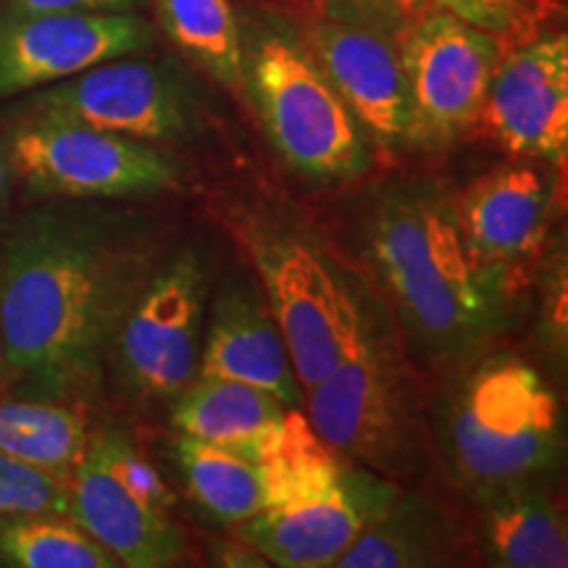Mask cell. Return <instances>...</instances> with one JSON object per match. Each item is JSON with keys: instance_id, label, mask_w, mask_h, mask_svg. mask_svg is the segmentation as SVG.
Returning a JSON list of instances; mask_svg holds the SVG:
<instances>
[{"instance_id": "1", "label": "cell", "mask_w": 568, "mask_h": 568, "mask_svg": "<svg viewBox=\"0 0 568 568\" xmlns=\"http://www.w3.org/2000/svg\"><path fill=\"white\" fill-rule=\"evenodd\" d=\"M161 258L155 232L126 213L21 219L0 253L3 385L67 406L95 395L113 337Z\"/></svg>"}, {"instance_id": "2", "label": "cell", "mask_w": 568, "mask_h": 568, "mask_svg": "<svg viewBox=\"0 0 568 568\" xmlns=\"http://www.w3.org/2000/svg\"><path fill=\"white\" fill-rule=\"evenodd\" d=\"M361 251L403 345L453 372L487 353L514 322V274L485 266L460 240L453 190L397 176L361 216Z\"/></svg>"}, {"instance_id": "3", "label": "cell", "mask_w": 568, "mask_h": 568, "mask_svg": "<svg viewBox=\"0 0 568 568\" xmlns=\"http://www.w3.org/2000/svg\"><path fill=\"white\" fill-rule=\"evenodd\" d=\"M429 429L450 477L477 497L542 481L564 458V414L556 389L514 353H481L447 372Z\"/></svg>"}, {"instance_id": "4", "label": "cell", "mask_w": 568, "mask_h": 568, "mask_svg": "<svg viewBox=\"0 0 568 568\" xmlns=\"http://www.w3.org/2000/svg\"><path fill=\"white\" fill-rule=\"evenodd\" d=\"M303 414L337 456L403 485L422 474L432 432L395 326L372 305L358 343L305 389Z\"/></svg>"}, {"instance_id": "5", "label": "cell", "mask_w": 568, "mask_h": 568, "mask_svg": "<svg viewBox=\"0 0 568 568\" xmlns=\"http://www.w3.org/2000/svg\"><path fill=\"white\" fill-rule=\"evenodd\" d=\"M243 234L305 393L358 343L372 303L303 226L251 219Z\"/></svg>"}, {"instance_id": "6", "label": "cell", "mask_w": 568, "mask_h": 568, "mask_svg": "<svg viewBox=\"0 0 568 568\" xmlns=\"http://www.w3.org/2000/svg\"><path fill=\"white\" fill-rule=\"evenodd\" d=\"M243 80L268 138L297 174L353 182L372 166L366 132L305 42L258 32L243 48Z\"/></svg>"}, {"instance_id": "7", "label": "cell", "mask_w": 568, "mask_h": 568, "mask_svg": "<svg viewBox=\"0 0 568 568\" xmlns=\"http://www.w3.org/2000/svg\"><path fill=\"white\" fill-rule=\"evenodd\" d=\"M172 508V489L130 437L116 429L90 435L82 458L69 471V516L119 566L180 564L184 535Z\"/></svg>"}, {"instance_id": "8", "label": "cell", "mask_w": 568, "mask_h": 568, "mask_svg": "<svg viewBox=\"0 0 568 568\" xmlns=\"http://www.w3.org/2000/svg\"><path fill=\"white\" fill-rule=\"evenodd\" d=\"M209 268L195 251H176L148 276L113 337L109 364L140 400H174L201 372Z\"/></svg>"}, {"instance_id": "9", "label": "cell", "mask_w": 568, "mask_h": 568, "mask_svg": "<svg viewBox=\"0 0 568 568\" xmlns=\"http://www.w3.org/2000/svg\"><path fill=\"white\" fill-rule=\"evenodd\" d=\"M13 176L40 195L126 197L174 187V161L153 142H142L53 116H32L9 138Z\"/></svg>"}, {"instance_id": "10", "label": "cell", "mask_w": 568, "mask_h": 568, "mask_svg": "<svg viewBox=\"0 0 568 568\" xmlns=\"http://www.w3.org/2000/svg\"><path fill=\"white\" fill-rule=\"evenodd\" d=\"M395 45L406 74L414 145H450L481 119L506 42L456 13L432 9L403 24Z\"/></svg>"}, {"instance_id": "11", "label": "cell", "mask_w": 568, "mask_h": 568, "mask_svg": "<svg viewBox=\"0 0 568 568\" xmlns=\"http://www.w3.org/2000/svg\"><path fill=\"white\" fill-rule=\"evenodd\" d=\"M21 113L77 122L142 142L190 134L195 98L182 71L169 61L122 55L30 92Z\"/></svg>"}, {"instance_id": "12", "label": "cell", "mask_w": 568, "mask_h": 568, "mask_svg": "<svg viewBox=\"0 0 568 568\" xmlns=\"http://www.w3.org/2000/svg\"><path fill=\"white\" fill-rule=\"evenodd\" d=\"M400 489L397 481L345 460L337 477L266 506L243 524V537L280 568L335 566Z\"/></svg>"}, {"instance_id": "13", "label": "cell", "mask_w": 568, "mask_h": 568, "mask_svg": "<svg viewBox=\"0 0 568 568\" xmlns=\"http://www.w3.org/2000/svg\"><path fill=\"white\" fill-rule=\"evenodd\" d=\"M151 45L153 27L140 13L0 9V101Z\"/></svg>"}, {"instance_id": "14", "label": "cell", "mask_w": 568, "mask_h": 568, "mask_svg": "<svg viewBox=\"0 0 568 568\" xmlns=\"http://www.w3.org/2000/svg\"><path fill=\"white\" fill-rule=\"evenodd\" d=\"M479 122L518 159L564 166L568 153V38L535 34L503 51Z\"/></svg>"}, {"instance_id": "15", "label": "cell", "mask_w": 568, "mask_h": 568, "mask_svg": "<svg viewBox=\"0 0 568 568\" xmlns=\"http://www.w3.org/2000/svg\"><path fill=\"white\" fill-rule=\"evenodd\" d=\"M303 42L366 138L382 148L414 145L406 74L395 34L318 17L308 24Z\"/></svg>"}, {"instance_id": "16", "label": "cell", "mask_w": 568, "mask_h": 568, "mask_svg": "<svg viewBox=\"0 0 568 568\" xmlns=\"http://www.w3.org/2000/svg\"><path fill=\"white\" fill-rule=\"evenodd\" d=\"M552 203V172L542 161H508L453 193L466 251L485 266L527 264L542 245Z\"/></svg>"}, {"instance_id": "17", "label": "cell", "mask_w": 568, "mask_h": 568, "mask_svg": "<svg viewBox=\"0 0 568 568\" xmlns=\"http://www.w3.org/2000/svg\"><path fill=\"white\" fill-rule=\"evenodd\" d=\"M197 374L245 382L287 408H303L305 393L287 343L253 276H232L211 301Z\"/></svg>"}, {"instance_id": "18", "label": "cell", "mask_w": 568, "mask_h": 568, "mask_svg": "<svg viewBox=\"0 0 568 568\" xmlns=\"http://www.w3.org/2000/svg\"><path fill=\"white\" fill-rule=\"evenodd\" d=\"M287 406L245 382L201 376L174 397V429L258 464L280 437Z\"/></svg>"}, {"instance_id": "19", "label": "cell", "mask_w": 568, "mask_h": 568, "mask_svg": "<svg viewBox=\"0 0 568 568\" xmlns=\"http://www.w3.org/2000/svg\"><path fill=\"white\" fill-rule=\"evenodd\" d=\"M479 539L487 560L500 568H566L564 510L542 481H521L477 497Z\"/></svg>"}, {"instance_id": "20", "label": "cell", "mask_w": 568, "mask_h": 568, "mask_svg": "<svg viewBox=\"0 0 568 568\" xmlns=\"http://www.w3.org/2000/svg\"><path fill=\"white\" fill-rule=\"evenodd\" d=\"M456 521L429 497L400 489L389 508L343 552L337 568H422L458 564Z\"/></svg>"}, {"instance_id": "21", "label": "cell", "mask_w": 568, "mask_h": 568, "mask_svg": "<svg viewBox=\"0 0 568 568\" xmlns=\"http://www.w3.org/2000/svg\"><path fill=\"white\" fill-rule=\"evenodd\" d=\"M176 460L190 497L219 524L243 527L266 508L264 471L255 460L184 435L176 439Z\"/></svg>"}, {"instance_id": "22", "label": "cell", "mask_w": 568, "mask_h": 568, "mask_svg": "<svg viewBox=\"0 0 568 568\" xmlns=\"http://www.w3.org/2000/svg\"><path fill=\"white\" fill-rule=\"evenodd\" d=\"M90 435V426L77 406L34 397L0 400V453L24 464L69 477Z\"/></svg>"}, {"instance_id": "23", "label": "cell", "mask_w": 568, "mask_h": 568, "mask_svg": "<svg viewBox=\"0 0 568 568\" xmlns=\"http://www.w3.org/2000/svg\"><path fill=\"white\" fill-rule=\"evenodd\" d=\"M159 13L174 45L213 80L243 84V38L230 0H159Z\"/></svg>"}, {"instance_id": "24", "label": "cell", "mask_w": 568, "mask_h": 568, "mask_svg": "<svg viewBox=\"0 0 568 568\" xmlns=\"http://www.w3.org/2000/svg\"><path fill=\"white\" fill-rule=\"evenodd\" d=\"M0 564L13 568H116L119 560L67 514L0 521Z\"/></svg>"}, {"instance_id": "25", "label": "cell", "mask_w": 568, "mask_h": 568, "mask_svg": "<svg viewBox=\"0 0 568 568\" xmlns=\"http://www.w3.org/2000/svg\"><path fill=\"white\" fill-rule=\"evenodd\" d=\"M27 514L69 516V477L0 453V521Z\"/></svg>"}, {"instance_id": "26", "label": "cell", "mask_w": 568, "mask_h": 568, "mask_svg": "<svg viewBox=\"0 0 568 568\" xmlns=\"http://www.w3.org/2000/svg\"><path fill=\"white\" fill-rule=\"evenodd\" d=\"M435 6L497 34L503 42L535 30L545 11V0H435Z\"/></svg>"}, {"instance_id": "27", "label": "cell", "mask_w": 568, "mask_h": 568, "mask_svg": "<svg viewBox=\"0 0 568 568\" xmlns=\"http://www.w3.org/2000/svg\"><path fill=\"white\" fill-rule=\"evenodd\" d=\"M318 13L395 34L410 19L437 9L435 0H316Z\"/></svg>"}, {"instance_id": "28", "label": "cell", "mask_w": 568, "mask_h": 568, "mask_svg": "<svg viewBox=\"0 0 568 568\" xmlns=\"http://www.w3.org/2000/svg\"><path fill=\"white\" fill-rule=\"evenodd\" d=\"M148 0H0L3 11H69V13H138Z\"/></svg>"}, {"instance_id": "29", "label": "cell", "mask_w": 568, "mask_h": 568, "mask_svg": "<svg viewBox=\"0 0 568 568\" xmlns=\"http://www.w3.org/2000/svg\"><path fill=\"white\" fill-rule=\"evenodd\" d=\"M560 266H552L548 290H545V332H548L550 345L556 351H566V264L564 258L558 261Z\"/></svg>"}, {"instance_id": "30", "label": "cell", "mask_w": 568, "mask_h": 568, "mask_svg": "<svg viewBox=\"0 0 568 568\" xmlns=\"http://www.w3.org/2000/svg\"><path fill=\"white\" fill-rule=\"evenodd\" d=\"M13 182V166H11V155H9V145H0V209H3L6 201H9V190Z\"/></svg>"}, {"instance_id": "31", "label": "cell", "mask_w": 568, "mask_h": 568, "mask_svg": "<svg viewBox=\"0 0 568 568\" xmlns=\"http://www.w3.org/2000/svg\"><path fill=\"white\" fill-rule=\"evenodd\" d=\"M0 387H3V355H0Z\"/></svg>"}]
</instances>
